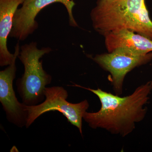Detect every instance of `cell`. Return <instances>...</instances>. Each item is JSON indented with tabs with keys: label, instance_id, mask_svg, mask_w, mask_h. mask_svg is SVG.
I'll use <instances>...</instances> for the list:
<instances>
[{
	"label": "cell",
	"instance_id": "obj_2",
	"mask_svg": "<svg viewBox=\"0 0 152 152\" xmlns=\"http://www.w3.org/2000/svg\"><path fill=\"white\" fill-rule=\"evenodd\" d=\"M91 17L101 35L127 29L152 40V21L145 0H98Z\"/></svg>",
	"mask_w": 152,
	"mask_h": 152
},
{
	"label": "cell",
	"instance_id": "obj_6",
	"mask_svg": "<svg viewBox=\"0 0 152 152\" xmlns=\"http://www.w3.org/2000/svg\"><path fill=\"white\" fill-rule=\"evenodd\" d=\"M55 3L63 4L69 14V24L77 27L72 10L75 4L72 0H24L21 7L17 9L13 18V26L9 37L24 41L39 27L35 19L38 13L47 6Z\"/></svg>",
	"mask_w": 152,
	"mask_h": 152
},
{
	"label": "cell",
	"instance_id": "obj_4",
	"mask_svg": "<svg viewBox=\"0 0 152 152\" xmlns=\"http://www.w3.org/2000/svg\"><path fill=\"white\" fill-rule=\"evenodd\" d=\"M44 94L45 100L42 103L32 106L25 105V110L27 113L26 128L41 115L47 112L58 111L71 124L77 127L81 134H83L82 120L89 107L88 101L85 100L77 104L69 102L67 101V91L61 86L46 87Z\"/></svg>",
	"mask_w": 152,
	"mask_h": 152
},
{
	"label": "cell",
	"instance_id": "obj_9",
	"mask_svg": "<svg viewBox=\"0 0 152 152\" xmlns=\"http://www.w3.org/2000/svg\"><path fill=\"white\" fill-rule=\"evenodd\" d=\"M24 0H0V66H9L15 56L7 47V38L13 26L15 13Z\"/></svg>",
	"mask_w": 152,
	"mask_h": 152
},
{
	"label": "cell",
	"instance_id": "obj_8",
	"mask_svg": "<svg viewBox=\"0 0 152 152\" xmlns=\"http://www.w3.org/2000/svg\"><path fill=\"white\" fill-rule=\"evenodd\" d=\"M104 36L108 53L120 48L130 49L139 55H147L152 52V40L132 31L116 30Z\"/></svg>",
	"mask_w": 152,
	"mask_h": 152
},
{
	"label": "cell",
	"instance_id": "obj_7",
	"mask_svg": "<svg viewBox=\"0 0 152 152\" xmlns=\"http://www.w3.org/2000/svg\"><path fill=\"white\" fill-rule=\"evenodd\" d=\"M19 43L15 47L14 58L12 64L0 72V102L9 121L19 127L26 126L27 113L25 104L21 103L16 96L13 83L16 77V60L20 54Z\"/></svg>",
	"mask_w": 152,
	"mask_h": 152
},
{
	"label": "cell",
	"instance_id": "obj_5",
	"mask_svg": "<svg viewBox=\"0 0 152 152\" xmlns=\"http://www.w3.org/2000/svg\"><path fill=\"white\" fill-rule=\"evenodd\" d=\"M152 59V53L139 55L126 48L115 49L108 53L97 55L93 59L112 76L113 90L117 95L122 93L126 75L133 69L142 65Z\"/></svg>",
	"mask_w": 152,
	"mask_h": 152
},
{
	"label": "cell",
	"instance_id": "obj_1",
	"mask_svg": "<svg viewBox=\"0 0 152 152\" xmlns=\"http://www.w3.org/2000/svg\"><path fill=\"white\" fill-rule=\"evenodd\" d=\"M72 86L90 91L99 99V110L96 113L86 112L83 117L91 128L103 129L112 134L125 137L134 130L136 123L141 121L145 116L147 110L144 107L148 100L152 82L140 86L132 94L124 97L100 88Z\"/></svg>",
	"mask_w": 152,
	"mask_h": 152
},
{
	"label": "cell",
	"instance_id": "obj_3",
	"mask_svg": "<svg viewBox=\"0 0 152 152\" xmlns=\"http://www.w3.org/2000/svg\"><path fill=\"white\" fill-rule=\"evenodd\" d=\"M18 56L24 66V73L17 81L18 91L23 103L35 105L43 100L46 86L50 84L52 77L44 70L40 59L51 51L50 48L39 49L36 42L25 44Z\"/></svg>",
	"mask_w": 152,
	"mask_h": 152
}]
</instances>
